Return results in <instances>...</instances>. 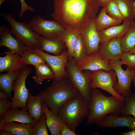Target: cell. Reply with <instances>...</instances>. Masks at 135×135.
Wrapping results in <instances>:
<instances>
[{"mask_svg":"<svg viewBox=\"0 0 135 135\" xmlns=\"http://www.w3.org/2000/svg\"><path fill=\"white\" fill-rule=\"evenodd\" d=\"M52 16L67 30L80 31L96 16L100 6L98 0H54Z\"/></svg>","mask_w":135,"mask_h":135,"instance_id":"6da1fadb","label":"cell"},{"mask_svg":"<svg viewBox=\"0 0 135 135\" xmlns=\"http://www.w3.org/2000/svg\"><path fill=\"white\" fill-rule=\"evenodd\" d=\"M126 104L112 95L107 96L96 88H92L86 124H97L109 113L122 115Z\"/></svg>","mask_w":135,"mask_h":135,"instance_id":"7a4b0ae2","label":"cell"},{"mask_svg":"<svg viewBox=\"0 0 135 135\" xmlns=\"http://www.w3.org/2000/svg\"><path fill=\"white\" fill-rule=\"evenodd\" d=\"M79 93L69 80L64 77L59 81H53L38 94L43 103L57 115V111L62 106Z\"/></svg>","mask_w":135,"mask_h":135,"instance_id":"3957f363","label":"cell"},{"mask_svg":"<svg viewBox=\"0 0 135 135\" xmlns=\"http://www.w3.org/2000/svg\"><path fill=\"white\" fill-rule=\"evenodd\" d=\"M88 111L89 103L79 93L62 106L58 109L57 114L62 121L75 131L87 116Z\"/></svg>","mask_w":135,"mask_h":135,"instance_id":"277c9868","label":"cell"},{"mask_svg":"<svg viewBox=\"0 0 135 135\" xmlns=\"http://www.w3.org/2000/svg\"><path fill=\"white\" fill-rule=\"evenodd\" d=\"M65 69L67 78L78 92L89 103L90 98L92 82L90 71L86 70L83 72L78 68L74 58H68Z\"/></svg>","mask_w":135,"mask_h":135,"instance_id":"5b68a950","label":"cell"},{"mask_svg":"<svg viewBox=\"0 0 135 135\" xmlns=\"http://www.w3.org/2000/svg\"><path fill=\"white\" fill-rule=\"evenodd\" d=\"M2 15L9 24L10 32L16 38L30 50L40 49L38 40L40 35L32 30L28 24L16 21L13 16L8 14L3 13Z\"/></svg>","mask_w":135,"mask_h":135,"instance_id":"8992f818","label":"cell"},{"mask_svg":"<svg viewBox=\"0 0 135 135\" xmlns=\"http://www.w3.org/2000/svg\"><path fill=\"white\" fill-rule=\"evenodd\" d=\"M92 80L91 88H99L104 90L114 96L118 100L126 102V98L117 93L114 87L117 83V76L114 71L112 70L106 71L102 70L90 71Z\"/></svg>","mask_w":135,"mask_h":135,"instance_id":"52a82bcc","label":"cell"},{"mask_svg":"<svg viewBox=\"0 0 135 135\" xmlns=\"http://www.w3.org/2000/svg\"><path fill=\"white\" fill-rule=\"evenodd\" d=\"M28 24L34 32L48 38L62 39L67 30L56 20H46L39 15L33 17Z\"/></svg>","mask_w":135,"mask_h":135,"instance_id":"ba28073f","label":"cell"},{"mask_svg":"<svg viewBox=\"0 0 135 135\" xmlns=\"http://www.w3.org/2000/svg\"><path fill=\"white\" fill-rule=\"evenodd\" d=\"M109 64L115 72L118 82L114 86L115 90L125 98L131 94L130 86L135 74V70L127 66L126 70H123L122 64L120 60H108Z\"/></svg>","mask_w":135,"mask_h":135,"instance_id":"9c48e42d","label":"cell"},{"mask_svg":"<svg viewBox=\"0 0 135 135\" xmlns=\"http://www.w3.org/2000/svg\"><path fill=\"white\" fill-rule=\"evenodd\" d=\"M32 68L27 66L20 71L18 77L14 82L12 90L14 94L12 100V104L10 108L27 110L26 100L29 94L28 90L26 86V78L31 72Z\"/></svg>","mask_w":135,"mask_h":135,"instance_id":"30bf717a","label":"cell"},{"mask_svg":"<svg viewBox=\"0 0 135 135\" xmlns=\"http://www.w3.org/2000/svg\"><path fill=\"white\" fill-rule=\"evenodd\" d=\"M30 50L41 56L51 67L54 74L53 81H59L67 77L65 67L68 58L67 50L58 55H51L37 48Z\"/></svg>","mask_w":135,"mask_h":135,"instance_id":"8fae6325","label":"cell"},{"mask_svg":"<svg viewBox=\"0 0 135 135\" xmlns=\"http://www.w3.org/2000/svg\"><path fill=\"white\" fill-rule=\"evenodd\" d=\"M96 17L87 22L80 31L86 48L87 56L99 50L100 39L95 25Z\"/></svg>","mask_w":135,"mask_h":135,"instance_id":"7c38bea8","label":"cell"},{"mask_svg":"<svg viewBox=\"0 0 135 135\" xmlns=\"http://www.w3.org/2000/svg\"><path fill=\"white\" fill-rule=\"evenodd\" d=\"M8 28L5 25L2 26L0 28V46L6 47L10 51L21 56L25 52L30 50L20 40L14 37Z\"/></svg>","mask_w":135,"mask_h":135,"instance_id":"4fadbf2b","label":"cell"},{"mask_svg":"<svg viewBox=\"0 0 135 135\" xmlns=\"http://www.w3.org/2000/svg\"><path fill=\"white\" fill-rule=\"evenodd\" d=\"M76 64L78 68L82 72L86 70L93 71L102 70L109 71L113 70L108 61L102 58L98 51L86 56Z\"/></svg>","mask_w":135,"mask_h":135,"instance_id":"5bb4252c","label":"cell"},{"mask_svg":"<svg viewBox=\"0 0 135 135\" xmlns=\"http://www.w3.org/2000/svg\"><path fill=\"white\" fill-rule=\"evenodd\" d=\"M121 38L112 39L104 44H100L98 52L102 58L107 60L120 59L124 52L121 46Z\"/></svg>","mask_w":135,"mask_h":135,"instance_id":"9a60e30c","label":"cell"},{"mask_svg":"<svg viewBox=\"0 0 135 135\" xmlns=\"http://www.w3.org/2000/svg\"><path fill=\"white\" fill-rule=\"evenodd\" d=\"M114 114L106 115L97 124L104 128L126 127L133 129L135 128V118L130 115L119 116Z\"/></svg>","mask_w":135,"mask_h":135,"instance_id":"2e32d148","label":"cell"},{"mask_svg":"<svg viewBox=\"0 0 135 135\" xmlns=\"http://www.w3.org/2000/svg\"><path fill=\"white\" fill-rule=\"evenodd\" d=\"M5 53L6 56L0 57V72L4 71H20L27 66L21 60L20 54L9 50Z\"/></svg>","mask_w":135,"mask_h":135,"instance_id":"e0dca14e","label":"cell"},{"mask_svg":"<svg viewBox=\"0 0 135 135\" xmlns=\"http://www.w3.org/2000/svg\"><path fill=\"white\" fill-rule=\"evenodd\" d=\"M26 110L18 108H10L0 117V130L4 124L12 122L31 124L34 126L36 122Z\"/></svg>","mask_w":135,"mask_h":135,"instance_id":"ac0fdd59","label":"cell"},{"mask_svg":"<svg viewBox=\"0 0 135 135\" xmlns=\"http://www.w3.org/2000/svg\"><path fill=\"white\" fill-rule=\"evenodd\" d=\"M38 40L40 50L44 52L58 55L67 50L62 39L48 38L39 36Z\"/></svg>","mask_w":135,"mask_h":135,"instance_id":"d6986e66","label":"cell"},{"mask_svg":"<svg viewBox=\"0 0 135 135\" xmlns=\"http://www.w3.org/2000/svg\"><path fill=\"white\" fill-rule=\"evenodd\" d=\"M131 24L124 20L120 24L98 31L100 39V44H104L112 39L122 37L128 30Z\"/></svg>","mask_w":135,"mask_h":135,"instance_id":"ffe728a7","label":"cell"},{"mask_svg":"<svg viewBox=\"0 0 135 135\" xmlns=\"http://www.w3.org/2000/svg\"><path fill=\"white\" fill-rule=\"evenodd\" d=\"M43 102L40 96H33L29 93L26 100L27 110L29 114L36 123L43 113L42 110Z\"/></svg>","mask_w":135,"mask_h":135,"instance_id":"44dd1931","label":"cell"},{"mask_svg":"<svg viewBox=\"0 0 135 135\" xmlns=\"http://www.w3.org/2000/svg\"><path fill=\"white\" fill-rule=\"evenodd\" d=\"M42 110L46 117L47 127L52 135H61V126L62 122L58 115L49 110L48 107L43 103Z\"/></svg>","mask_w":135,"mask_h":135,"instance_id":"7402d4cb","label":"cell"},{"mask_svg":"<svg viewBox=\"0 0 135 135\" xmlns=\"http://www.w3.org/2000/svg\"><path fill=\"white\" fill-rule=\"evenodd\" d=\"M34 126L31 124L12 122L4 124L0 130L7 131L13 135H33Z\"/></svg>","mask_w":135,"mask_h":135,"instance_id":"603a6c76","label":"cell"},{"mask_svg":"<svg viewBox=\"0 0 135 135\" xmlns=\"http://www.w3.org/2000/svg\"><path fill=\"white\" fill-rule=\"evenodd\" d=\"M123 21L114 19L110 16L106 14L105 8L103 6L96 17L94 24L96 30L99 32L110 26L120 24Z\"/></svg>","mask_w":135,"mask_h":135,"instance_id":"cb8c5ba5","label":"cell"},{"mask_svg":"<svg viewBox=\"0 0 135 135\" xmlns=\"http://www.w3.org/2000/svg\"><path fill=\"white\" fill-rule=\"evenodd\" d=\"M20 72L10 71L0 74V90L7 94L11 100L12 99V91L13 84Z\"/></svg>","mask_w":135,"mask_h":135,"instance_id":"d4e9b609","label":"cell"},{"mask_svg":"<svg viewBox=\"0 0 135 135\" xmlns=\"http://www.w3.org/2000/svg\"><path fill=\"white\" fill-rule=\"evenodd\" d=\"M80 34L78 30H67L64 34L62 39L66 47L68 58H74V49L78 36Z\"/></svg>","mask_w":135,"mask_h":135,"instance_id":"484cf974","label":"cell"},{"mask_svg":"<svg viewBox=\"0 0 135 135\" xmlns=\"http://www.w3.org/2000/svg\"><path fill=\"white\" fill-rule=\"evenodd\" d=\"M34 67L36 74L32 78L38 84H42L43 81L46 79L54 78V72L51 67L47 63L40 64Z\"/></svg>","mask_w":135,"mask_h":135,"instance_id":"4316f807","label":"cell"},{"mask_svg":"<svg viewBox=\"0 0 135 135\" xmlns=\"http://www.w3.org/2000/svg\"><path fill=\"white\" fill-rule=\"evenodd\" d=\"M118 6L123 16L130 24L134 22V0H113Z\"/></svg>","mask_w":135,"mask_h":135,"instance_id":"83f0119b","label":"cell"},{"mask_svg":"<svg viewBox=\"0 0 135 135\" xmlns=\"http://www.w3.org/2000/svg\"><path fill=\"white\" fill-rule=\"evenodd\" d=\"M120 42L124 52H129L135 47V22L131 24L128 30L121 38Z\"/></svg>","mask_w":135,"mask_h":135,"instance_id":"f1b7e54d","label":"cell"},{"mask_svg":"<svg viewBox=\"0 0 135 135\" xmlns=\"http://www.w3.org/2000/svg\"><path fill=\"white\" fill-rule=\"evenodd\" d=\"M21 60L26 65H32L34 67L46 63L41 56L30 50H27L21 56Z\"/></svg>","mask_w":135,"mask_h":135,"instance_id":"f546056e","label":"cell"},{"mask_svg":"<svg viewBox=\"0 0 135 135\" xmlns=\"http://www.w3.org/2000/svg\"><path fill=\"white\" fill-rule=\"evenodd\" d=\"M74 52V59L76 64L87 56L86 48L80 34L77 38Z\"/></svg>","mask_w":135,"mask_h":135,"instance_id":"4dcf8cb0","label":"cell"},{"mask_svg":"<svg viewBox=\"0 0 135 135\" xmlns=\"http://www.w3.org/2000/svg\"><path fill=\"white\" fill-rule=\"evenodd\" d=\"M106 14L112 18L117 20H125L117 5L111 0L104 6Z\"/></svg>","mask_w":135,"mask_h":135,"instance_id":"1f68e13d","label":"cell"},{"mask_svg":"<svg viewBox=\"0 0 135 135\" xmlns=\"http://www.w3.org/2000/svg\"><path fill=\"white\" fill-rule=\"evenodd\" d=\"M46 120V116L43 112L38 121L34 126L33 135L48 134L47 129Z\"/></svg>","mask_w":135,"mask_h":135,"instance_id":"d6a6232c","label":"cell"},{"mask_svg":"<svg viewBox=\"0 0 135 135\" xmlns=\"http://www.w3.org/2000/svg\"><path fill=\"white\" fill-rule=\"evenodd\" d=\"M126 104L122 111V115H132L135 118V95L134 94L126 98Z\"/></svg>","mask_w":135,"mask_h":135,"instance_id":"836d02e7","label":"cell"},{"mask_svg":"<svg viewBox=\"0 0 135 135\" xmlns=\"http://www.w3.org/2000/svg\"><path fill=\"white\" fill-rule=\"evenodd\" d=\"M122 64L135 70V54L124 52L120 59Z\"/></svg>","mask_w":135,"mask_h":135,"instance_id":"e575fe53","label":"cell"},{"mask_svg":"<svg viewBox=\"0 0 135 135\" xmlns=\"http://www.w3.org/2000/svg\"><path fill=\"white\" fill-rule=\"evenodd\" d=\"M11 104L8 98L0 100V117L10 108Z\"/></svg>","mask_w":135,"mask_h":135,"instance_id":"d590c367","label":"cell"},{"mask_svg":"<svg viewBox=\"0 0 135 135\" xmlns=\"http://www.w3.org/2000/svg\"><path fill=\"white\" fill-rule=\"evenodd\" d=\"M20 0L21 4V8L18 14L20 17H22L24 12L26 11H28L32 12L34 11V9L27 4L24 0Z\"/></svg>","mask_w":135,"mask_h":135,"instance_id":"8d00e7d4","label":"cell"},{"mask_svg":"<svg viewBox=\"0 0 135 135\" xmlns=\"http://www.w3.org/2000/svg\"><path fill=\"white\" fill-rule=\"evenodd\" d=\"M61 135H77L75 131L72 130L62 122L61 126Z\"/></svg>","mask_w":135,"mask_h":135,"instance_id":"74e56055","label":"cell"},{"mask_svg":"<svg viewBox=\"0 0 135 135\" xmlns=\"http://www.w3.org/2000/svg\"><path fill=\"white\" fill-rule=\"evenodd\" d=\"M111 0H98L100 7H103Z\"/></svg>","mask_w":135,"mask_h":135,"instance_id":"f35d334b","label":"cell"},{"mask_svg":"<svg viewBox=\"0 0 135 135\" xmlns=\"http://www.w3.org/2000/svg\"><path fill=\"white\" fill-rule=\"evenodd\" d=\"M122 135H135V128L129 132H123L120 133Z\"/></svg>","mask_w":135,"mask_h":135,"instance_id":"ab89813d","label":"cell"},{"mask_svg":"<svg viewBox=\"0 0 135 135\" xmlns=\"http://www.w3.org/2000/svg\"><path fill=\"white\" fill-rule=\"evenodd\" d=\"M8 98H9L8 96L6 94L1 91L0 92V100Z\"/></svg>","mask_w":135,"mask_h":135,"instance_id":"60d3db41","label":"cell"},{"mask_svg":"<svg viewBox=\"0 0 135 135\" xmlns=\"http://www.w3.org/2000/svg\"><path fill=\"white\" fill-rule=\"evenodd\" d=\"M0 135H13L10 132L2 129L0 130Z\"/></svg>","mask_w":135,"mask_h":135,"instance_id":"b9f144b4","label":"cell"},{"mask_svg":"<svg viewBox=\"0 0 135 135\" xmlns=\"http://www.w3.org/2000/svg\"><path fill=\"white\" fill-rule=\"evenodd\" d=\"M134 20L135 22V1L134 4Z\"/></svg>","mask_w":135,"mask_h":135,"instance_id":"7bdbcfd3","label":"cell"},{"mask_svg":"<svg viewBox=\"0 0 135 135\" xmlns=\"http://www.w3.org/2000/svg\"><path fill=\"white\" fill-rule=\"evenodd\" d=\"M130 52L131 53L135 54V47L131 50Z\"/></svg>","mask_w":135,"mask_h":135,"instance_id":"ee69618b","label":"cell"},{"mask_svg":"<svg viewBox=\"0 0 135 135\" xmlns=\"http://www.w3.org/2000/svg\"><path fill=\"white\" fill-rule=\"evenodd\" d=\"M133 82L134 86L135 88V74L134 75V76L133 79Z\"/></svg>","mask_w":135,"mask_h":135,"instance_id":"f6af8a7d","label":"cell"},{"mask_svg":"<svg viewBox=\"0 0 135 135\" xmlns=\"http://www.w3.org/2000/svg\"><path fill=\"white\" fill-rule=\"evenodd\" d=\"M6 0H0V6L2 3H3L4 1H6Z\"/></svg>","mask_w":135,"mask_h":135,"instance_id":"bcb514c9","label":"cell"},{"mask_svg":"<svg viewBox=\"0 0 135 135\" xmlns=\"http://www.w3.org/2000/svg\"><path fill=\"white\" fill-rule=\"evenodd\" d=\"M135 95V92L134 93V94Z\"/></svg>","mask_w":135,"mask_h":135,"instance_id":"7dc6e473","label":"cell"}]
</instances>
